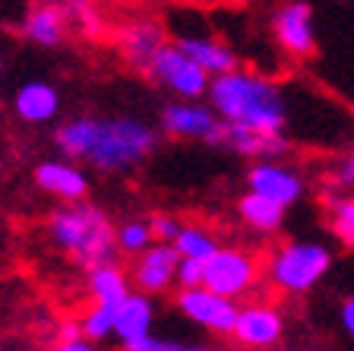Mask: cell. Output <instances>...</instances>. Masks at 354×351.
I'll list each match as a JSON object with an SVG mask.
<instances>
[{
	"label": "cell",
	"instance_id": "obj_1",
	"mask_svg": "<svg viewBox=\"0 0 354 351\" xmlns=\"http://www.w3.org/2000/svg\"><path fill=\"white\" fill-rule=\"evenodd\" d=\"M206 96H209V108L225 124H241L250 127V130L275 133L288 120L281 89L272 80L250 73V70H241V66L212 76Z\"/></svg>",
	"mask_w": 354,
	"mask_h": 351
},
{
	"label": "cell",
	"instance_id": "obj_2",
	"mask_svg": "<svg viewBox=\"0 0 354 351\" xmlns=\"http://www.w3.org/2000/svg\"><path fill=\"white\" fill-rule=\"evenodd\" d=\"M48 234L64 253H70L86 269L95 263H111L118 256L114 225H111L108 213L92 203H82V199H76L66 209H57L48 219Z\"/></svg>",
	"mask_w": 354,
	"mask_h": 351
},
{
	"label": "cell",
	"instance_id": "obj_3",
	"mask_svg": "<svg viewBox=\"0 0 354 351\" xmlns=\"http://www.w3.org/2000/svg\"><path fill=\"white\" fill-rule=\"evenodd\" d=\"M158 146V133L140 117H95L86 161L102 174L133 171Z\"/></svg>",
	"mask_w": 354,
	"mask_h": 351
},
{
	"label": "cell",
	"instance_id": "obj_4",
	"mask_svg": "<svg viewBox=\"0 0 354 351\" xmlns=\"http://www.w3.org/2000/svg\"><path fill=\"white\" fill-rule=\"evenodd\" d=\"M332 260H335L332 250L319 241H288L269 256L266 276L279 294L297 298V294H310L329 276Z\"/></svg>",
	"mask_w": 354,
	"mask_h": 351
},
{
	"label": "cell",
	"instance_id": "obj_5",
	"mask_svg": "<svg viewBox=\"0 0 354 351\" xmlns=\"http://www.w3.org/2000/svg\"><path fill=\"white\" fill-rule=\"evenodd\" d=\"M259 282V260L241 247H215L203 260V285L237 300L250 294Z\"/></svg>",
	"mask_w": 354,
	"mask_h": 351
},
{
	"label": "cell",
	"instance_id": "obj_6",
	"mask_svg": "<svg viewBox=\"0 0 354 351\" xmlns=\"http://www.w3.org/2000/svg\"><path fill=\"white\" fill-rule=\"evenodd\" d=\"M146 73L152 76L158 86H165L168 92H174L177 98H187V102H199V98L206 96L209 80H212V76L199 64H193L177 44H162V48L152 54V60L146 64Z\"/></svg>",
	"mask_w": 354,
	"mask_h": 351
},
{
	"label": "cell",
	"instance_id": "obj_7",
	"mask_svg": "<svg viewBox=\"0 0 354 351\" xmlns=\"http://www.w3.org/2000/svg\"><path fill=\"white\" fill-rule=\"evenodd\" d=\"M174 304L187 320L203 326V330L212 332V336H231V330H234L237 300L225 298V294L212 291V288H206V285L177 288Z\"/></svg>",
	"mask_w": 354,
	"mask_h": 351
},
{
	"label": "cell",
	"instance_id": "obj_8",
	"mask_svg": "<svg viewBox=\"0 0 354 351\" xmlns=\"http://www.w3.org/2000/svg\"><path fill=\"white\" fill-rule=\"evenodd\" d=\"M231 336H234L237 345L253 348V351L275 348V345L281 342V336H285V316H281L279 307H272V304L250 300V304L237 307Z\"/></svg>",
	"mask_w": 354,
	"mask_h": 351
},
{
	"label": "cell",
	"instance_id": "obj_9",
	"mask_svg": "<svg viewBox=\"0 0 354 351\" xmlns=\"http://www.w3.org/2000/svg\"><path fill=\"white\" fill-rule=\"evenodd\" d=\"M162 130L177 139H203L209 146H221V120L215 117V111L187 98L162 108Z\"/></svg>",
	"mask_w": 354,
	"mask_h": 351
},
{
	"label": "cell",
	"instance_id": "obj_10",
	"mask_svg": "<svg viewBox=\"0 0 354 351\" xmlns=\"http://www.w3.org/2000/svg\"><path fill=\"white\" fill-rule=\"evenodd\" d=\"M247 187L259 197L272 199L279 206H295L304 197V177L295 168L281 165L279 159H259L247 171Z\"/></svg>",
	"mask_w": 354,
	"mask_h": 351
},
{
	"label": "cell",
	"instance_id": "obj_11",
	"mask_svg": "<svg viewBox=\"0 0 354 351\" xmlns=\"http://www.w3.org/2000/svg\"><path fill=\"white\" fill-rule=\"evenodd\" d=\"M275 42L291 57H310L317 51V32H313V7L307 0H291L272 19Z\"/></svg>",
	"mask_w": 354,
	"mask_h": 351
},
{
	"label": "cell",
	"instance_id": "obj_12",
	"mask_svg": "<svg viewBox=\"0 0 354 351\" xmlns=\"http://www.w3.org/2000/svg\"><path fill=\"white\" fill-rule=\"evenodd\" d=\"M177 250L174 244L165 241H152L142 253H136L133 263V285L136 291L146 294H162L174 285V272H177Z\"/></svg>",
	"mask_w": 354,
	"mask_h": 351
},
{
	"label": "cell",
	"instance_id": "obj_13",
	"mask_svg": "<svg viewBox=\"0 0 354 351\" xmlns=\"http://www.w3.org/2000/svg\"><path fill=\"white\" fill-rule=\"evenodd\" d=\"M221 146H228L234 155L259 161V159H281L291 149V143H288V136L281 130L263 133V130H250V127L225 124L221 120Z\"/></svg>",
	"mask_w": 354,
	"mask_h": 351
},
{
	"label": "cell",
	"instance_id": "obj_14",
	"mask_svg": "<svg viewBox=\"0 0 354 351\" xmlns=\"http://www.w3.org/2000/svg\"><path fill=\"white\" fill-rule=\"evenodd\" d=\"M13 111L26 124H51L60 111L57 86H51V82H44V80L22 82L13 96Z\"/></svg>",
	"mask_w": 354,
	"mask_h": 351
},
{
	"label": "cell",
	"instance_id": "obj_15",
	"mask_svg": "<svg viewBox=\"0 0 354 351\" xmlns=\"http://www.w3.org/2000/svg\"><path fill=\"white\" fill-rule=\"evenodd\" d=\"M35 183L44 193L64 199V203H76L88 193V174L76 168L73 161H41L35 168Z\"/></svg>",
	"mask_w": 354,
	"mask_h": 351
},
{
	"label": "cell",
	"instance_id": "obj_16",
	"mask_svg": "<svg viewBox=\"0 0 354 351\" xmlns=\"http://www.w3.org/2000/svg\"><path fill=\"white\" fill-rule=\"evenodd\" d=\"M66 29H70V19H66L64 3H38L22 19V35L41 48H57L66 38Z\"/></svg>",
	"mask_w": 354,
	"mask_h": 351
},
{
	"label": "cell",
	"instance_id": "obj_17",
	"mask_svg": "<svg viewBox=\"0 0 354 351\" xmlns=\"http://www.w3.org/2000/svg\"><path fill=\"white\" fill-rule=\"evenodd\" d=\"M152 323H155V304H152V294L146 291H130L114 307V336L120 342L152 332Z\"/></svg>",
	"mask_w": 354,
	"mask_h": 351
},
{
	"label": "cell",
	"instance_id": "obj_18",
	"mask_svg": "<svg viewBox=\"0 0 354 351\" xmlns=\"http://www.w3.org/2000/svg\"><path fill=\"white\" fill-rule=\"evenodd\" d=\"M177 48L187 54V57L193 60V64H199L203 70H206L209 76H218V73H228V70H234L237 66V54L231 51L228 44L215 42V38H199V35H184L177 38Z\"/></svg>",
	"mask_w": 354,
	"mask_h": 351
},
{
	"label": "cell",
	"instance_id": "obj_19",
	"mask_svg": "<svg viewBox=\"0 0 354 351\" xmlns=\"http://www.w3.org/2000/svg\"><path fill=\"white\" fill-rule=\"evenodd\" d=\"M162 44H165V32L158 22H133V26H124V32H120V54L133 66H142V70H146V64Z\"/></svg>",
	"mask_w": 354,
	"mask_h": 351
},
{
	"label": "cell",
	"instance_id": "obj_20",
	"mask_svg": "<svg viewBox=\"0 0 354 351\" xmlns=\"http://www.w3.org/2000/svg\"><path fill=\"white\" fill-rule=\"evenodd\" d=\"M88 294H92L95 304L118 307L120 300L130 294V278L114 260L111 263H95L88 266Z\"/></svg>",
	"mask_w": 354,
	"mask_h": 351
},
{
	"label": "cell",
	"instance_id": "obj_21",
	"mask_svg": "<svg viewBox=\"0 0 354 351\" xmlns=\"http://www.w3.org/2000/svg\"><path fill=\"white\" fill-rule=\"evenodd\" d=\"M237 213H241V219L259 234H275V231H281V225H285V206L259 197V193H253V190H247L241 197Z\"/></svg>",
	"mask_w": 354,
	"mask_h": 351
},
{
	"label": "cell",
	"instance_id": "obj_22",
	"mask_svg": "<svg viewBox=\"0 0 354 351\" xmlns=\"http://www.w3.org/2000/svg\"><path fill=\"white\" fill-rule=\"evenodd\" d=\"M92 130H95V117H73L54 130V146L66 155V159H86L88 143H92Z\"/></svg>",
	"mask_w": 354,
	"mask_h": 351
},
{
	"label": "cell",
	"instance_id": "obj_23",
	"mask_svg": "<svg viewBox=\"0 0 354 351\" xmlns=\"http://www.w3.org/2000/svg\"><path fill=\"white\" fill-rule=\"evenodd\" d=\"M326 215L335 241L354 250V197H326Z\"/></svg>",
	"mask_w": 354,
	"mask_h": 351
},
{
	"label": "cell",
	"instance_id": "obj_24",
	"mask_svg": "<svg viewBox=\"0 0 354 351\" xmlns=\"http://www.w3.org/2000/svg\"><path fill=\"white\" fill-rule=\"evenodd\" d=\"M171 244H174L177 256H190V260H206L218 247V241L212 237V231L206 225H180V231Z\"/></svg>",
	"mask_w": 354,
	"mask_h": 351
},
{
	"label": "cell",
	"instance_id": "obj_25",
	"mask_svg": "<svg viewBox=\"0 0 354 351\" xmlns=\"http://www.w3.org/2000/svg\"><path fill=\"white\" fill-rule=\"evenodd\" d=\"M152 241H155L152 228H149V222H142V219H127L120 228H114V244H118V250L127 256L142 253Z\"/></svg>",
	"mask_w": 354,
	"mask_h": 351
},
{
	"label": "cell",
	"instance_id": "obj_26",
	"mask_svg": "<svg viewBox=\"0 0 354 351\" xmlns=\"http://www.w3.org/2000/svg\"><path fill=\"white\" fill-rule=\"evenodd\" d=\"M82 336L88 342H102V339L114 336V307H104V304H95L92 310H86L80 320Z\"/></svg>",
	"mask_w": 354,
	"mask_h": 351
},
{
	"label": "cell",
	"instance_id": "obj_27",
	"mask_svg": "<svg viewBox=\"0 0 354 351\" xmlns=\"http://www.w3.org/2000/svg\"><path fill=\"white\" fill-rule=\"evenodd\" d=\"M120 345H124V351H215V348H209V345L171 342V339H158V336H152V332L127 339V342H120Z\"/></svg>",
	"mask_w": 354,
	"mask_h": 351
},
{
	"label": "cell",
	"instance_id": "obj_28",
	"mask_svg": "<svg viewBox=\"0 0 354 351\" xmlns=\"http://www.w3.org/2000/svg\"><path fill=\"white\" fill-rule=\"evenodd\" d=\"M64 10H66V19L76 22L86 35H102V16L95 13V7L88 0H66Z\"/></svg>",
	"mask_w": 354,
	"mask_h": 351
},
{
	"label": "cell",
	"instance_id": "obj_29",
	"mask_svg": "<svg viewBox=\"0 0 354 351\" xmlns=\"http://www.w3.org/2000/svg\"><path fill=\"white\" fill-rule=\"evenodd\" d=\"M174 285L177 288H196V285H203V260L180 256V260H177V272H174Z\"/></svg>",
	"mask_w": 354,
	"mask_h": 351
},
{
	"label": "cell",
	"instance_id": "obj_30",
	"mask_svg": "<svg viewBox=\"0 0 354 351\" xmlns=\"http://www.w3.org/2000/svg\"><path fill=\"white\" fill-rule=\"evenodd\" d=\"M180 225H184V222L177 219V215H168V213H158V215H152V219H149L152 237H155V241H165V244L174 241L177 231H180Z\"/></svg>",
	"mask_w": 354,
	"mask_h": 351
},
{
	"label": "cell",
	"instance_id": "obj_31",
	"mask_svg": "<svg viewBox=\"0 0 354 351\" xmlns=\"http://www.w3.org/2000/svg\"><path fill=\"white\" fill-rule=\"evenodd\" d=\"M339 323H342V330H345L348 336L354 339V294H351V298L342 300V307H339Z\"/></svg>",
	"mask_w": 354,
	"mask_h": 351
},
{
	"label": "cell",
	"instance_id": "obj_32",
	"mask_svg": "<svg viewBox=\"0 0 354 351\" xmlns=\"http://www.w3.org/2000/svg\"><path fill=\"white\" fill-rule=\"evenodd\" d=\"M70 339H86L82 336V326L80 320H66L57 326V342H70Z\"/></svg>",
	"mask_w": 354,
	"mask_h": 351
},
{
	"label": "cell",
	"instance_id": "obj_33",
	"mask_svg": "<svg viewBox=\"0 0 354 351\" xmlns=\"http://www.w3.org/2000/svg\"><path fill=\"white\" fill-rule=\"evenodd\" d=\"M51 351H98V348L88 339H70V342H57Z\"/></svg>",
	"mask_w": 354,
	"mask_h": 351
},
{
	"label": "cell",
	"instance_id": "obj_34",
	"mask_svg": "<svg viewBox=\"0 0 354 351\" xmlns=\"http://www.w3.org/2000/svg\"><path fill=\"white\" fill-rule=\"evenodd\" d=\"M342 183L354 187V149H351V155L345 159V168H342Z\"/></svg>",
	"mask_w": 354,
	"mask_h": 351
},
{
	"label": "cell",
	"instance_id": "obj_35",
	"mask_svg": "<svg viewBox=\"0 0 354 351\" xmlns=\"http://www.w3.org/2000/svg\"><path fill=\"white\" fill-rule=\"evenodd\" d=\"M0 76H3V57H0Z\"/></svg>",
	"mask_w": 354,
	"mask_h": 351
},
{
	"label": "cell",
	"instance_id": "obj_36",
	"mask_svg": "<svg viewBox=\"0 0 354 351\" xmlns=\"http://www.w3.org/2000/svg\"><path fill=\"white\" fill-rule=\"evenodd\" d=\"M234 3H247V0H234Z\"/></svg>",
	"mask_w": 354,
	"mask_h": 351
}]
</instances>
